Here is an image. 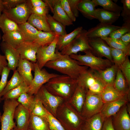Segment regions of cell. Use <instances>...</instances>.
I'll use <instances>...</instances> for the list:
<instances>
[{
  "mask_svg": "<svg viewBox=\"0 0 130 130\" xmlns=\"http://www.w3.org/2000/svg\"><path fill=\"white\" fill-rule=\"evenodd\" d=\"M89 44L92 52L100 57H104L113 63L110 47L101 38L94 37L88 38Z\"/></svg>",
  "mask_w": 130,
  "mask_h": 130,
  "instance_id": "17",
  "label": "cell"
},
{
  "mask_svg": "<svg viewBox=\"0 0 130 130\" xmlns=\"http://www.w3.org/2000/svg\"><path fill=\"white\" fill-rule=\"evenodd\" d=\"M96 6L92 0H81L78 5L77 9L84 17L89 20H92L96 19Z\"/></svg>",
  "mask_w": 130,
  "mask_h": 130,
  "instance_id": "24",
  "label": "cell"
},
{
  "mask_svg": "<svg viewBox=\"0 0 130 130\" xmlns=\"http://www.w3.org/2000/svg\"><path fill=\"white\" fill-rule=\"evenodd\" d=\"M111 117L115 130H130V115L127 111L126 104Z\"/></svg>",
  "mask_w": 130,
  "mask_h": 130,
  "instance_id": "16",
  "label": "cell"
},
{
  "mask_svg": "<svg viewBox=\"0 0 130 130\" xmlns=\"http://www.w3.org/2000/svg\"><path fill=\"white\" fill-rule=\"evenodd\" d=\"M34 76L29 86L30 89L27 93L32 95L36 94L41 87L51 79L58 75L48 72L45 68L40 69L37 63H33Z\"/></svg>",
  "mask_w": 130,
  "mask_h": 130,
  "instance_id": "12",
  "label": "cell"
},
{
  "mask_svg": "<svg viewBox=\"0 0 130 130\" xmlns=\"http://www.w3.org/2000/svg\"><path fill=\"white\" fill-rule=\"evenodd\" d=\"M0 47L7 61V67L14 72L16 70L20 58L18 52L15 48L4 42L1 43Z\"/></svg>",
  "mask_w": 130,
  "mask_h": 130,
  "instance_id": "20",
  "label": "cell"
},
{
  "mask_svg": "<svg viewBox=\"0 0 130 130\" xmlns=\"http://www.w3.org/2000/svg\"><path fill=\"white\" fill-rule=\"evenodd\" d=\"M18 25L25 41H33L36 38L39 30L27 22Z\"/></svg>",
  "mask_w": 130,
  "mask_h": 130,
  "instance_id": "33",
  "label": "cell"
},
{
  "mask_svg": "<svg viewBox=\"0 0 130 130\" xmlns=\"http://www.w3.org/2000/svg\"><path fill=\"white\" fill-rule=\"evenodd\" d=\"M84 52V55L72 54L70 55L72 58L78 61L82 66L89 67L90 69L95 71L104 70L111 66L113 63L109 59H104L94 55L91 51Z\"/></svg>",
  "mask_w": 130,
  "mask_h": 130,
  "instance_id": "4",
  "label": "cell"
},
{
  "mask_svg": "<svg viewBox=\"0 0 130 130\" xmlns=\"http://www.w3.org/2000/svg\"><path fill=\"white\" fill-rule=\"evenodd\" d=\"M72 11L76 18L79 16V12L77 9L78 4L81 0H67Z\"/></svg>",
  "mask_w": 130,
  "mask_h": 130,
  "instance_id": "51",
  "label": "cell"
},
{
  "mask_svg": "<svg viewBox=\"0 0 130 130\" xmlns=\"http://www.w3.org/2000/svg\"><path fill=\"white\" fill-rule=\"evenodd\" d=\"M61 6L67 16L73 22L76 20V17L73 13L67 0H60Z\"/></svg>",
  "mask_w": 130,
  "mask_h": 130,
  "instance_id": "49",
  "label": "cell"
},
{
  "mask_svg": "<svg viewBox=\"0 0 130 130\" xmlns=\"http://www.w3.org/2000/svg\"><path fill=\"white\" fill-rule=\"evenodd\" d=\"M29 86L24 82L16 87L8 91L2 97V100L7 99H17L24 93H27L29 90Z\"/></svg>",
  "mask_w": 130,
  "mask_h": 130,
  "instance_id": "35",
  "label": "cell"
},
{
  "mask_svg": "<svg viewBox=\"0 0 130 130\" xmlns=\"http://www.w3.org/2000/svg\"><path fill=\"white\" fill-rule=\"evenodd\" d=\"M4 9V6L2 3V0H0V16L2 14V13Z\"/></svg>",
  "mask_w": 130,
  "mask_h": 130,
  "instance_id": "57",
  "label": "cell"
},
{
  "mask_svg": "<svg viewBox=\"0 0 130 130\" xmlns=\"http://www.w3.org/2000/svg\"><path fill=\"white\" fill-rule=\"evenodd\" d=\"M2 42L16 48L22 42L25 41L24 37L19 30L10 31L3 34Z\"/></svg>",
  "mask_w": 130,
  "mask_h": 130,
  "instance_id": "29",
  "label": "cell"
},
{
  "mask_svg": "<svg viewBox=\"0 0 130 130\" xmlns=\"http://www.w3.org/2000/svg\"><path fill=\"white\" fill-rule=\"evenodd\" d=\"M120 13H116L109 11L103 8L96 9V18L100 23L112 24L116 21L120 16Z\"/></svg>",
  "mask_w": 130,
  "mask_h": 130,
  "instance_id": "27",
  "label": "cell"
},
{
  "mask_svg": "<svg viewBox=\"0 0 130 130\" xmlns=\"http://www.w3.org/2000/svg\"><path fill=\"white\" fill-rule=\"evenodd\" d=\"M96 6H99L107 11L116 13H120L122 7L120 6L111 0H92Z\"/></svg>",
  "mask_w": 130,
  "mask_h": 130,
  "instance_id": "38",
  "label": "cell"
},
{
  "mask_svg": "<svg viewBox=\"0 0 130 130\" xmlns=\"http://www.w3.org/2000/svg\"><path fill=\"white\" fill-rule=\"evenodd\" d=\"M10 70L7 66L4 67L1 74V78L0 81V103L2 100L0 95L7 84V79Z\"/></svg>",
  "mask_w": 130,
  "mask_h": 130,
  "instance_id": "48",
  "label": "cell"
},
{
  "mask_svg": "<svg viewBox=\"0 0 130 130\" xmlns=\"http://www.w3.org/2000/svg\"><path fill=\"white\" fill-rule=\"evenodd\" d=\"M87 31L83 29L72 41L60 51L61 54L70 56L72 54H77L79 52H91L92 49L86 35Z\"/></svg>",
  "mask_w": 130,
  "mask_h": 130,
  "instance_id": "7",
  "label": "cell"
},
{
  "mask_svg": "<svg viewBox=\"0 0 130 130\" xmlns=\"http://www.w3.org/2000/svg\"><path fill=\"white\" fill-rule=\"evenodd\" d=\"M7 64L5 56L0 54V76L1 75L4 68L7 66Z\"/></svg>",
  "mask_w": 130,
  "mask_h": 130,
  "instance_id": "55",
  "label": "cell"
},
{
  "mask_svg": "<svg viewBox=\"0 0 130 130\" xmlns=\"http://www.w3.org/2000/svg\"><path fill=\"white\" fill-rule=\"evenodd\" d=\"M1 39V37H0V39Z\"/></svg>",
  "mask_w": 130,
  "mask_h": 130,
  "instance_id": "60",
  "label": "cell"
},
{
  "mask_svg": "<svg viewBox=\"0 0 130 130\" xmlns=\"http://www.w3.org/2000/svg\"><path fill=\"white\" fill-rule=\"evenodd\" d=\"M102 130H115L112 125L111 117L105 120Z\"/></svg>",
  "mask_w": 130,
  "mask_h": 130,
  "instance_id": "53",
  "label": "cell"
},
{
  "mask_svg": "<svg viewBox=\"0 0 130 130\" xmlns=\"http://www.w3.org/2000/svg\"><path fill=\"white\" fill-rule=\"evenodd\" d=\"M83 29L82 26H79L69 33L59 36L56 49L59 51H61L72 41Z\"/></svg>",
  "mask_w": 130,
  "mask_h": 130,
  "instance_id": "31",
  "label": "cell"
},
{
  "mask_svg": "<svg viewBox=\"0 0 130 130\" xmlns=\"http://www.w3.org/2000/svg\"><path fill=\"white\" fill-rule=\"evenodd\" d=\"M23 82V79L16 70L13 72L11 79L8 81L5 87L1 94V97H2L8 91L18 86Z\"/></svg>",
  "mask_w": 130,
  "mask_h": 130,
  "instance_id": "41",
  "label": "cell"
},
{
  "mask_svg": "<svg viewBox=\"0 0 130 130\" xmlns=\"http://www.w3.org/2000/svg\"><path fill=\"white\" fill-rule=\"evenodd\" d=\"M119 39L125 45H130V32L124 34Z\"/></svg>",
  "mask_w": 130,
  "mask_h": 130,
  "instance_id": "56",
  "label": "cell"
},
{
  "mask_svg": "<svg viewBox=\"0 0 130 130\" xmlns=\"http://www.w3.org/2000/svg\"><path fill=\"white\" fill-rule=\"evenodd\" d=\"M46 118L51 130H65L57 119L47 111Z\"/></svg>",
  "mask_w": 130,
  "mask_h": 130,
  "instance_id": "46",
  "label": "cell"
},
{
  "mask_svg": "<svg viewBox=\"0 0 130 130\" xmlns=\"http://www.w3.org/2000/svg\"><path fill=\"white\" fill-rule=\"evenodd\" d=\"M46 16L51 30L56 35L60 36L67 34L65 26L55 20L50 14H48Z\"/></svg>",
  "mask_w": 130,
  "mask_h": 130,
  "instance_id": "39",
  "label": "cell"
},
{
  "mask_svg": "<svg viewBox=\"0 0 130 130\" xmlns=\"http://www.w3.org/2000/svg\"><path fill=\"white\" fill-rule=\"evenodd\" d=\"M56 36L53 31L44 32L39 30L36 38L33 42L39 47L48 46L53 41Z\"/></svg>",
  "mask_w": 130,
  "mask_h": 130,
  "instance_id": "34",
  "label": "cell"
},
{
  "mask_svg": "<svg viewBox=\"0 0 130 130\" xmlns=\"http://www.w3.org/2000/svg\"><path fill=\"white\" fill-rule=\"evenodd\" d=\"M119 92L125 94H130V87L120 69L117 70L113 86Z\"/></svg>",
  "mask_w": 130,
  "mask_h": 130,
  "instance_id": "32",
  "label": "cell"
},
{
  "mask_svg": "<svg viewBox=\"0 0 130 130\" xmlns=\"http://www.w3.org/2000/svg\"><path fill=\"white\" fill-rule=\"evenodd\" d=\"M130 32V23L124 22L119 28L112 32L109 37L119 39L124 34Z\"/></svg>",
  "mask_w": 130,
  "mask_h": 130,
  "instance_id": "43",
  "label": "cell"
},
{
  "mask_svg": "<svg viewBox=\"0 0 130 130\" xmlns=\"http://www.w3.org/2000/svg\"><path fill=\"white\" fill-rule=\"evenodd\" d=\"M130 100V94H128L117 100L105 103L100 113L105 120L114 116Z\"/></svg>",
  "mask_w": 130,
  "mask_h": 130,
  "instance_id": "18",
  "label": "cell"
},
{
  "mask_svg": "<svg viewBox=\"0 0 130 130\" xmlns=\"http://www.w3.org/2000/svg\"><path fill=\"white\" fill-rule=\"evenodd\" d=\"M104 104L100 95L87 92L81 114L85 119L89 118L100 113Z\"/></svg>",
  "mask_w": 130,
  "mask_h": 130,
  "instance_id": "9",
  "label": "cell"
},
{
  "mask_svg": "<svg viewBox=\"0 0 130 130\" xmlns=\"http://www.w3.org/2000/svg\"><path fill=\"white\" fill-rule=\"evenodd\" d=\"M1 115H2V114H1V113L0 111V123L1 122Z\"/></svg>",
  "mask_w": 130,
  "mask_h": 130,
  "instance_id": "58",
  "label": "cell"
},
{
  "mask_svg": "<svg viewBox=\"0 0 130 130\" xmlns=\"http://www.w3.org/2000/svg\"><path fill=\"white\" fill-rule=\"evenodd\" d=\"M0 28L3 34L12 31H20L18 24L3 13L0 16Z\"/></svg>",
  "mask_w": 130,
  "mask_h": 130,
  "instance_id": "36",
  "label": "cell"
},
{
  "mask_svg": "<svg viewBox=\"0 0 130 130\" xmlns=\"http://www.w3.org/2000/svg\"><path fill=\"white\" fill-rule=\"evenodd\" d=\"M59 37L56 35L54 40L50 45L39 48L36 55V63L40 69L43 68L48 62L58 58L59 51L56 48Z\"/></svg>",
  "mask_w": 130,
  "mask_h": 130,
  "instance_id": "10",
  "label": "cell"
},
{
  "mask_svg": "<svg viewBox=\"0 0 130 130\" xmlns=\"http://www.w3.org/2000/svg\"><path fill=\"white\" fill-rule=\"evenodd\" d=\"M110 49L113 63L119 68L125 61L127 56L121 50L111 47Z\"/></svg>",
  "mask_w": 130,
  "mask_h": 130,
  "instance_id": "42",
  "label": "cell"
},
{
  "mask_svg": "<svg viewBox=\"0 0 130 130\" xmlns=\"http://www.w3.org/2000/svg\"><path fill=\"white\" fill-rule=\"evenodd\" d=\"M17 100L31 113L35 104L36 98L34 95L24 93L20 95Z\"/></svg>",
  "mask_w": 130,
  "mask_h": 130,
  "instance_id": "40",
  "label": "cell"
},
{
  "mask_svg": "<svg viewBox=\"0 0 130 130\" xmlns=\"http://www.w3.org/2000/svg\"><path fill=\"white\" fill-rule=\"evenodd\" d=\"M27 22L39 31L44 32L52 31L46 16H40L32 13L28 18Z\"/></svg>",
  "mask_w": 130,
  "mask_h": 130,
  "instance_id": "25",
  "label": "cell"
},
{
  "mask_svg": "<svg viewBox=\"0 0 130 130\" xmlns=\"http://www.w3.org/2000/svg\"><path fill=\"white\" fill-rule=\"evenodd\" d=\"M86 94L87 92L84 88L78 83L74 92L68 101L80 114L85 100Z\"/></svg>",
  "mask_w": 130,
  "mask_h": 130,
  "instance_id": "22",
  "label": "cell"
},
{
  "mask_svg": "<svg viewBox=\"0 0 130 130\" xmlns=\"http://www.w3.org/2000/svg\"><path fill=\"white\" fill-rule=\"evenodd\" d=\"M35 98V104L31 113L34 115L46 118L47 110L44 107L41 102L38 99L36 98Z\"/></svg>",
  "mask_w": 130,
  "mask_h": 130,
  "instance_id": "44",
  "label": "cell"
},
{
  "mask_svg": "<svg viewBox=\"0 0 130 130\" xmlns=\"http://www.w3.org/2000/svg\"><path fill=\"white\" fill-rule=\"evenodd\" d=\"M49 7L48 6L43 7H32L33 13L41 16H46L48 14Z\"/></svg>",
  "mask_w": 130,
  "mask_h": 130,
  "instance_id": "52",
  "label": "cell"
},
{
  "mask_svg": "<svg viewBox=\"0 0 130 130\" xmlns=\"http://www.w3.org/2000/svg\"><path fill=\"white\" fill-rule=\"evenodd\" d=\"M128 94H125L119 92L113 86H106L100 95L105 104L117 100Z\"/></svg>",
  "mask_w": 130,
  "mask_h": 130,
  "instance_id": "28",
  "label": "cell"
},
{
  "mask_svg": "<svg viewBox=\"0 0 130 130\" xmlns=\"http://www.w3.org/2000/svg\"><path fill=\"white\" fill-rule=\"evenodd\" d=\"M47 4L53 13V18L65 26L73 24V22L67 16L60 4V0H43Z\"/></svg>",
  "mask_w": 130,
  "mask_h": 130,
  "instance_id": "13",
  "label": "cell"
},
{
  "mask_svg": "<svg viewBox=\"0 0 130 130\" xmlns=\"http://www.w3.org/2000/svg\"><path fill=\"white\" fill-rule=\"evenodd\" d=\"M55 118L65 130H81L85 119L65 101L58 107Z\"/></svg>",
  "mask_w": 130,
  "mask_h": 130,
  "instance_id": "3",
  "label": "cell"
},
{
  "mask_svg": "<svg viewBox=\"0 0 130 130\" xmlns=\"http://www.w3.org/2000/svg\"><path fill=\"white\" fill-rule=\"evenodd\" d=\"M19 103L17 99H7L4 100L3 113L1 120V130H12L16 127L14 121V114L16 108Z\"/></svg>",
  "mask_w": 130,
  "mask_h": 130,
  "instance_id": "11",
  "label": "cell"
},
{
  "mask_svg": "<svg viewBox=\"0 0 130 130\" xmlns=\"http://www.w3.org/2000/svg\"><path fill=\"white\" fill-rule=\"evenodd\" d=\"M32 7L30 0H26L14 8L4 9L2 13L18 24H20L27 22L33 13Z\"/></svg>",
  "mask_w": 130,
  "mask_h": 130,
  "instance_id": "6",
  "label": "cell"
},
{
  "mask_svg": "<svg viewBox=\"0 0 130 130\" xmlns=\"http://www.w3.org/2000/svg\"><path fill=\"white\" fill-rule=\"evenodd\" d=\"M39 47L33 41H24L20 44L16 49L21 58L36 63L37 62L36 54Z\"/></svg>",
  "mask_w": 130,
  "mask_h": 130,
  "instance_id": "14",
  "label": "cell"
},
{
  "mask_svg": "<svg viewBox=\"0 0 130 130\" xmlns=\"http://www.w3.org/2000/svg\"><path fill=\"white\" fill-rule=\"evenodd\" d=\"M29 129L30 130H51L46 118L31 113Z\"/></svg>",
  "mask_w": 130,
  "mask_h": 130,
  "instance_id": "30",
  "label": "cell"
},
{
  "mask_svg": "<svg viewBox=\"0 0 130 130\" xmlns=\"http://www.w3.org/2000/svg\"><path fill=\"white\" fill-rule=\"evenodd\" d=\"M32 7H43L48 6L47 4L41 0H30Z\"/></svg>",
  "mask_w": 130,
  "mask_h": 130,
  "instance_id": "54",
  "label": "cell"
},
{
  "mask_svg": "<svg viewBox=\"0 0 130 130\" xmlns=\"http://www.w3.org/2000/svg\"><path fill=\"white\" fill-rule=\"evenodd\" d=\"M26 0H2L4 9H9L15 7Z\"/></svg>",
  "mask_w": 130,
  "mask_h": 130,
  "instance_id": "50",
  "label": "cell"
},
{
  "mask_svg": "<svg viewBox=\"0 0 130 130\" xmlns=\"http://www.w3.org/2000/svg\"><path fill=\"white\" fill-rule=\"evenodd\" d=\"M120 27L112 24L100 23L95 26L87 31L86 35L88 38L98 37L101 38L107 37H109L112 32Z\"/></svg>",
  "mask_w": 130,
  "mask_h": 130,
  "instance_id": "19",
  "label": "cell"
},
{
  "mask_svg": "<svg viewBox=\"0 0 130 130\" xmlns=\"http://www.w3.org/2000/svg\"><path fill=\"white\" fill-rule=\"evenodd\" d=\"M118 68L113 64L104 70L98 71L92 70L105 86H113Z\"/></svg>",
  "mask_w": 130,
  "mask_h": 130,
  "instance_id": "23",
  "label": "cell"
},
{
  "mask_svg": "<svg viewBox=\"0 0 130 130\" xmlns=\"http://www.w3.org/2000/svg\"><path fill=\"white\" fill-rule=\"evenodd\" d=\"M77 80L78 83L84 88L87 93L100 95L105 86L90 69L84 72Z\"/></svg>",
  "mask_w": 130,
  "mask_h": 130,
  "instance_id": "5",
  "label": "cell"
},
{
  "mask_svg": "<svg viewBox=\"0 0 130 130\" xmlns=\"http://www.w3.org/2000/svg\"><path fill=\"white\" fill-rule=\"evenodd\" d=\"M101 39L110 47L122 51L127 56L130 55V45H125L119 39H115L110 37Z\"/></svg>",
  "mask_w": 130,
  "mask_h": 130,
  "instance_id": "37",
  "label": "cell"
},
{
  "mask_svg": "<svg viewBox=\"0 0 130 130\" xmlns=\"http://www.w3.org/2000/svg\"><path fill=\"white\" fill-rule=\"evenodd\" d=\"M45 66L55 70L73 79H77L88 67L80 65L70 56L61 54L60 52L56 59L47 62Z\"/></svg>",
  "mask_w": 130,
  "mask_h": 130,
  "instance_id": "2",
  "label": "cell"
},
{
  "mask_svg": "<svg viewBox=\"0 0 130 130\" xmlns=\"http://www.w3.org/2000/svg\"><path fill=\"white\" fill-rule=\"evenodd\" d=\"M30 130L29 129H28V130Z\"/></svg>",
  "mask_w": 130,
  "mask_h": 130,
  "instance_id": "61",
  "label": "cell"
},
{
  "mask_svg": "<svg viewBox=\"0 0 130 130\" xmlns=\"http://www.w3.org/2000/svg\"><path fill=\"white\" fill-rule=\"evenodd\" d=\"M123 9L120 14L124 22L130 23V0H121Z\"/></svg>",
  "mask_w": 130,
  "mask_h": 130,
  "instance_id": "45",
  "label": "cell"
},
{
  "mask_svg": "<svg viewBox=\"0 0 130 130\" xmlns=\"http://www.w3.org/2000/svg\"><path fill=\"white\" fill-rule=\"evenodd\" d=\"M81 130H83L81 129Z\"/></svg>",
  "mask_w": 130,
  "mask_h": 130,
  "instance_id": "62",
  "label": "cell"
},
{
  "mask_svg": "<svg viewBox=\"0 0 130 130\" xmlns=\"http://www.w3.org/2000/svg\"><path fill=\"white\" fill-rule=\"evenodd\" d=\"M34 95L36 98L41 102L46 109L56 117L57 109L64 100L49 92L44 85Z\"/></svg>",
  "mask_w": 130,
  "mask_h": 130,
  "instance_id": "8",
  "label": "cell"
},
{
  "mask_svg": "<svg viewBox=\"0 0 130 130\" xmlns=\"http://www.w3.org/2000/svg\"><path fill=\"white\" fill-rule=\"evenodd\" d=\"M31 112L19 103L16 108L14 118L16 121V130H27L29 129Z\"/></svg>",
  "mask_w": 130,
  "mask_h": 130,
  "instance_id": "15",
  "label": "cell"
},
{
  "mask_svg": "<svg viewBox=\"0 0 130 130\" xmlns=\"http://www.w3.org/2000/svg\"><path fill=\"white\" fill-rule=\"evenodd\" d=\"M34 69L33 63L20 58L17 70L23 79L24 82L29 86L33 78L32 71H34Z\"/></svg>",
  "mask_w": 130,
  "mask_h": 130,
  "instance_id": "21",
  "label": "cell"
},
{
  "mask_svg": "<svg viewBox=\"0 0 130 130\" xmlns=\"http://www.w3.org/2000/svg\"><path fill=\"white\" fill-rule=\"evenodd\" d=\"M78 84L77 79L65 75H59L51 79L44 85L50 93L68 101Z\"/></svg>",
  "mask_w": 130,
  "mask_h": 130,
  "instance_id": "1",
  "label": "cell"
},
{
  "mask_svg": "<svg viewBox=\"0 0 130 130\" xmlns=\"http://www.w3.org/2000/svg\"><path fill=\"white\" fill-rule=\"evenodd\" d=\"M105 119L100 113L85 119L82 128L83 130H102Z\"/></svg>",
  "mask_w": 130,
  "mask_h": 130,
  "instance_id": "26",
  "label": "cell"
},
{
  "mask_svg": "<svg viewBox=\"0 0 130 130\" xmlns=\"http://www.w3.org/2000/svg\"><path fill=\"white\" fill-rule=\"evenodd\" d=\"M119 68L129 86L130 87V62L127 56Z\"/></svg>",
  "mask_w": 130,
  "mask_h": 130,
  "instance_id": "47",
  "label": "cell"
},
{
  "mask_svg": "<svg viewBox=\"0 0 130 130\" xmlns=\"http://www.w3.org/2000/svg\"><path fill=\"white\" fill-rule=\"evenodd\" d=\"M12 130H16L14 128L12 129Z\"/></svg>",
  "mask_w": 130,
  "mask_h": 130,
  "instance_id": "59",
  "label": "cell"
}]
</instances>
